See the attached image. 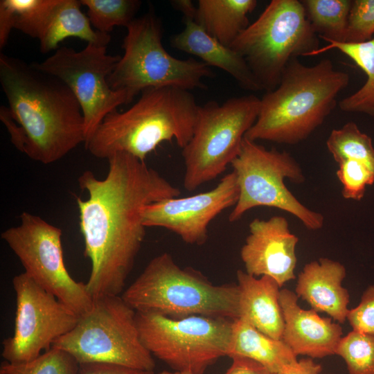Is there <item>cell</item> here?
I'll return each instance as SVG.
<instances>
[{
  "mask_svg": "<svg viewBox=\"0 0 374 374\" xmlns=\"http://www.w3.org/2000/svg\"><path fill=\"white\" fill-rule=\"evenodd\" d=\"M107 160L104 179L85 170L78 179L88 193L87 199L77 197L76 202L84 254L91 265L86 286L93 299L123 291L145 235L142 208L181 193L145 161L129 154L118 152Z\"/></svg>",
  "mask_w": 374,
  "mask_h": 374,
  "instance_id": "6da1fadb",
  "label": "cell"
},
{
  "mask_svg": "<svg viewBox=\"0 0 374 374\" xmlns=\"http://www.w3.org/2000/svg\"><path fill=\"white\" fill-rule=\"evenodd\" d=\"M0 83L8 104L1 106L0 119L29 159L51 164L84 144L82 108L62 80L1 53Z\"/></svg>",
  "mask_w": 374,
  "mask_h": 374,
  "instance_id": "7a4b0ae2",
  "label": "cell"
},
{
  "mask_svg": "<svg viewBox=\"0 0 374 374\" xmlns=\"http://www.w3.org/2000/svg\"><path fill=\"white\" fill-rule=\"evenodd\" d=\"M349 82V75L329 59L310 66L292 59L278 85L260 98L258 118L244 137L255 142H301L323 123Z\"/></svg>",
  "mask_w": 374,
  "mask_h": 374,
  "instance_id": "3957f363",
  "label": "cell"
},
{
  "mask_svg": "<svg viewBox=\"0 0 374 374\" xmlns=\"http://www.w3.org/2000/svg\"><path fill=\"white\" fill-rule=\"evenodd\" d=\"M198 107L188 90L146 89L129 109L108 114L84 146L98 159L123 152L143 161L164 141L175 139L184 148L192 137Z\"/></svg>",
  "mask_w": 374,
  "mask_h": 374,
  "instance_id": "277c9868",
  "label": "cell"
},
{
  "mask_svg": "<svg viewBox=\"0 0 374 374\" xmlns=\"http://www.w3.org/2000/svg\"><path fill=\"white\" fill-rule=\"evenodd\" d=\"M136 312L172 319L204 316L239 318L238 285L212 284L199 271L181 268L168 253L153 258L121 296Z\"/></svg>",
  "mask_w": 374,
  "mask_h": 374,
  "instance_id": "5b68a950",
  "label": "cell"
},
{
  "mask_svg": "<svg viewBox=\"0 0 374 374\" xmlns=\"http://www.w3.org/2000/svg\"><path fill=\"white\" fill-rule=\"evenodd\" d=\"M230 47L247 62L265 92L274 90L290 62L318 49V35L301 1L272 0Z\"/></svg>",
  "mask_w": 374,
  "mask_h": 374,
  "instance_id": "8992f818",
  "label": "cell"
},
{
  "mask_svg": "<svg viewBox=\"0 0 374 374\" xmlns=\"http://www.w3.org/2000/svg\"><path fill=\"white\" fill-rule=\"evenodd\" d=\"M161 37V24L154 12L132 20L123 42V55L107 78L112 89L125 91L134 98L152 87L188 91L207 87L203 80L214 76L209 66L195 59L172 56L162 45Z\"/></svg>",
  "mask_w": 374,
  "mask_h": 374,
  "instance_id": "52a82bcc",
  "label": "cell"
},
{
  "mask_svg": "<svg viewBox=\"0 0 374 374\" xmlns=\"http://www.w3.org/2000/svg\"><path fill=\"white\" fill-rule=\"evenodd\" d=\"M53 346L67 352L80 364H112L148 371L155 367L141 342L136 311L119 295L93 299L91 308Z\"/></svg>",
  "mask_w": 374,
  "mask_h": 374,
  "instance_id": "ba28073f",
  "label": "cell"
},
{
  "mask_svg": "<svg viewBox=\"0 0 374 374\" xmlns=\"http://www.w3.org/2000/svg\"><path fill=\"white\" fill-rule=\"evenodd\" d=\"M260 98L249 94L199 106L192 137L182 148L184 186L193 191L222 174L256 122Z\"/></svg>",
  "mask_w": 374,
  "mask_h": 374,
  "instance_id": "9c48e42d",
  "label": "cell"
},
{
  "mask_svg": "<svg viewBox=\"0 0 374 374\" xmlns=\"http://www.w3.org/2000/svg\"><path fill=\"white\" fill-rule=\"evenodd\" d=\"M239 187V197L229 216L238 221L244 213L258 206L283 210L298 218L308 229H321L324 217L299 202L285 184L305 181L297 161L287 152L267 150L244 137L240 150L231 163Z\"/></svg>",
  "mask_w": 374,
  "mask_h": 374,
  "instance_id": "30bf717a",
  "label": "cell"
},
{
  "mask_svg": "<svg viewBox=\"0 0 374 374\" xmlns=\"http://www.w3.org/2000/svg\"><path fill=\"white\" fill-rule=\"evenodd\" d=\"M233 320L190 316L172 319L136 312L141 342L152 356L175 371L203 374L226 356Z\"/></svg>",
  "mask_w": 374,
  "mask_h": 374,
  "instance_id": "8fae6325",
  "label": "cell"
},
{
  "mask_svg": "<svg viewBox=\"0 0 374 374\" xmlns=\"http://www.w3.org/2000/svg\"><path fill=\"white\" fill-rule=\"evenodd\" d=\"M62 229L41 217L24 211L20 223L1 238L18 258L31 279L78 316L88 311L93 299L86 283L75 280L64 263Z\"/></svg>",
  "mask_w": 374,
  "mask_h": 374,
  "instance_id": "7c38bea8",
  "label": "cell"
},
{
  "mask_svg": "<svg viewBox=\"0 0 374 374\" xmlns=\"http://www.w3.org/2000/svg\"><path fill=\"white\" fill-rule=\"evenodd\" d=\"M120 58L107 54L106 46L87 44L78 51L58 48L44 61L31 63L64 82L76 97L84 118V144L108 114L134 99L128 92L113 90L108 84V76Z\"/></svg>",
  "mask_w": 374,
  "mask_h": 374,
  "instance_id": "4fadbf2b",
  "label": "cell"
},
{
  "mask_svg": "<svg viewBox=\"0 0 374 374\" xmlns=\"http://www.w3.org/2000/svg\"><path fill=\"white\" fill-rule=\"evenodd\" d=\"M16 294V316L12 337L2 343L5 361L24 363L49 350L53 343L71 331L79 316L48 293L26 274L12 278Z\"/></svg>",
  "mask_w": 374,
  "mask_h": 374,
  "instance_id": "5bb4252c",
  "label": "cell"
},
{
  "mask_svg": "<svg viewBox=\"0 0 374 374\" xmlns=\"http://www.w3.org/2000/svg\"><path fill=\"white\" fill-rule=\"evenodd\" d=\"M239 187L233 171L225 175L213 189L185 197H171L145 205L141 211L145 227H161L190 244H202L211 222L235 206Z\"/></svg>",
  "mask_w": 374,
  "mask_h": 374,
  "instance_id": "9a60e30c",
  "label": "cell"
},
{
  "mask_svg": "<svg viewBox=\"0 0 374 374\" xmlns=\"http://www.w3.org/2000/svg\"><path fill=\"white\" fill-rule=\"evenodd\" d=\"M240 250L245 271L255 277L267 276L280 285L295 278L298 237L291 233L287 219L273 216L256 218Z\"/></svg>",
  "mask_w": 374,
  "mask_h": 374,
  "instance_id": "2e32d148",
  "label": "cell"
},
{
  "mask_svg": "<svg viewBox=\"0 0 374 374\" xmlns=\"http://www.w3.org/2000/svg\"><path fill=\"white\" fill-rule=\"evenodd\" d=\"M295 292L282 289L280 304L284 319L282 339L296 355L323 358L336 355L341 339L342 328L330 318L321 317L312 309L298 303Z\"/></svg>",
  "mask_w": 374,
  "mask_h": 374,
  "instance_id": "e0dca14e",
  "label": "cell"
},
{
  "mask_svg": "<svg viewBox=\"0 0 374 374\" xmlns=\"http://www.w3.org/2000/svg\"><path fill=\"white\" fill-rule=\"evenodd\" d=\"M346 274L341 262L321 258L307 263L298 276L295 293L312 310L325 312L334 321L346 320L350 301L348 291L342 286Z\"/></svg>",
  "mask_w": 374,
  "mask_h": 374,
  "instance_id": "ac0fdd59",
  "label": "cell"
},
{
  "mask_svg": "<svg viewBox=\"0 0 374 374\" xmlns=\"http://www.w3.org/2000/svg\"><path fill=\"white\" fill-rule=\"evenodd\" d=\"M240 290L239 318L260 332L281 339L284 319L280 304V285L271 277H255L237 271Z\"/></svg>",
  "mask_w": 374,
  "mask_h": 374,
  "instance_id": "d6986e66",
  "label": "cell"
},
{
  "mask_svg": "<svg viewBox=\"0 0 374 374\" xmlns=\"http://www.w3.org/2000/svg\"><path fill=\"white\" fill-rule=\"evenodd\" d=\"M184 30L171 38L174 48L199 57L208 66L222 69L246 90H262L240 54L209 35L194 19L184 18Z\"/></svg>",
  "mask_w": 374,
  "mask_h": 374,
  "instance_id": "ffe728a7",
  "label": "cell"
},
{
  "mask_svg": "<svg viewBox=\"0 0 374 374\" xmlns=\"http://www.w3.org/2000/svg\"><path fill=\"white\" fill-rule=\"evenodd\" d=\"M226 356L252 359L272 373H279L298 361L297 355L282 339L271 338L240 319L233 321Z\"/></svg>",
  "mask_w": 374,
  "mask_h": 374,
  "instance_id": "44dd1931",
  "label": "cell"
},
{
  "mask_svg": "<svg viewBox=\"0 0 374 374\" xmlns=\"http://www.w3.org/2000/svg\"><path fill=\"white\" fill-rule=\"evenodd\" d=\"M80 5V1L77 0H58L38 39L42 53L57 50L58 44L68 37H77L87 44L107 46L110 35L93 30Z\"/></svg>",
  "mask_w": 374,
  "mask_h": 374,
  "instance_id": "7402d4cb",
  "label": "cell"
},
{
  "mask_svg": "<svg viewBox=\"0 0 374 374\" xmlns=\"http://www.w3.org/2000/svg\"><path fill=\"white\" fill-rule=\"evenodd\" d=\"M256 0H199L195 21L212 37L229 46L249 26Z\"/></svg>",
  "mask_w": 374,
  "mask_h": 374,
  "instance_id": "603a6c76",
  "label": "cell"
},
{
  "mask_svg": "<svg viewBox=\"0 0 374 374\" xmlns=\"http://www.w3.org/2000/svg\"><path fill=\"white\" fill-rule=\"evenodd\" d=\"M327 42L326 46L319 47L309 56L336 49L352 60L367 77L359 89L339 102V109L345 112L362 113L374 117V37L361 43Z\"/></svg>",
  "mask_w": 374,
  "mask_h": 374,
  "instance_id": "cb8c5ba5",
  "label": "cell"
},
{
  "mask_svg": "<svg viewBox=\"0 0 374 374\" xmlns=\"http://www.w3.org/2000/svg\"><path fill=\"white\" fill-rule=\"evenodd\" d=\"M58 0H1L0 48L12 28L39 39Z\"/></svg>",
  "mask_w": 374,
  "mask_h": 374,
  "instance_id": "d4e9b609",
  "label": "cell"
},
{
  "mask_svg": "<svg viewBox=\"0 0 374 374\" xmlns=\"http://www.w3.org/2000/svg\"><path fill=\"white\" fill-rule=\"evenodd\" d=\"M314 32L324 41L345 42L350 0L301 1Z\"/></svg>",
  "mask_w": 374,
  "mask_h": 374,
  "instance_id": "484cf974",
  "label": "cell"
},
{
  "mask_svg": "<svg viewBox=\"0 0 374 374\" xmlns=\"http://www.w3.org/2000/svg\"><path fill=\"white\" fill-rule=\"evenodd\" d=\"M326 146L338 163L346 159L366 164L374 173V147L371 138L362 132L357 124L348 122L339 129L331 131Z\"/></svg>",
  "mask_w": 374,
  "mask_h": 374,
  "instance_id": "4316f807",
  "label": "cell"
},
{
  "mask_svg": "<svg viewBox=\"0 0 374 374\" xmlns=\"http://www.w3.org/2000/svg\"><path fill=\"white\" fill-rule=\"evenodd\" d=\"M96 30L109 34L115 26H127L141 3L137 0H80Z\"/></svg>",
  "mask_w": 374,
  "mask_h": 374,
  "instance_id": "83f0119b",
  "label": "cell"
},
{
  "mask_svg": "<svg viewBox=\"0 0 374 374\" xmlns=\"http://www.w3.org/2000/svg\"><path fill=\"white\" fill-rule=\"evenodd\" d=\"M79 367L71 355L53 346L31 361L18 364L4 361L0 366L11 374H78Z\"/></svg>",
  "mask_w": 374,
  "mask_h": 374,
  "instance_id": "f1b7e54d",
  "label": "cell"
},
{
  "mask_svg": "<svg viewBox=\"0 0 374 374\" xmlns=\"http://www.w3.org/2000/svg\"><path fill=\"white\" fill-rule=\"evenodd\" d=\"M336 355L349 374H374V335L351 331L341 338Z\"/></svg>",
  "mask_w": 374,
  "mask_h": 374,
  "instance_id": "f546056e",
  "label": "cell"
},
{
  "mask_svg": "<svg viewBox=\"0 0 374 374\" xmlns=\"http://www.w3.org/2000/svg\"><path fill=\"white\" fill-rule=\"evenodd\" d=\"M337 177L342 185L344 199L360 201L366 187L374 184V173L364 163L346 159L338 163Z\"/></svg>",
  "mask_w": 374,
  "mask_h": 374,
  "instance_id": "4dcf8cb0",
  "label": "cell"
},
{
  "mask_svg": "<svg viewBox=\"0 0 374 374\" xmlns=\"http://www.w3.org/2000/svg\"><path fill=\"white\" fill-rule=\"evenodd\" d=\"M374 37V0L352 1L345 42L361 43Z\"/></svg>",
  "mask_w": 374,
  "mask_h": 374,
  "instance_id": "1f68e13d",
  "label": "cell"
},
{
  "mask_svg": "<svg viewBox=\"0 0 374 374\" xmlns=\"http://www.w3.org/2000/svg\"><path fill=\"white\" fill-rule=\"evenodd\" d=\"M346 319L353 330L374 335V285L366 290L357 307L348 310Z\"/></svg>",
  "mask_w": 374,
  "mask_h": 374,
  "instance_id": "d6a6232c",
  "label": "cell"
},
{
  "mask_svg": "<svg viewBox=\"0 0 374 374\" xmlns=\"http://www.w3.org/2000/svg\"><path fill=\"white\" fill-rule=\"evenodd\" d=\"M78 374H155L154 370H141L117 364L91 363L80 364Z\"/></svg>",
  "mask_w": 374,
  "mask_h": 374,
  "instance_id": "836d02e7",
  "label": "cell"
},
{
  "mask_svg": "<svg viewBox=\"0 0 374 374\" xmlns=\"http://www.w3.org/2000/svg\"><path fill=\"white\" fill-rule=\"evenodd\" d=\"M224 374H274L260 364L252 359L236 357Z\"/></svg>",
  "mask_w": 374,
  "mask_h": 374,
  "instance_id": "e575fe53",
  "label": "cell"
},
{
  "mask_svg": "<svg viewBox=\"0 0 374 374\" xmlns=\"http://www.w3.org/2000/svg\"><path fill=\"white\" fill-rule=\"evenodd\" d=\"M321 371V364L316 363L312 358L307 357L298 360L294 365L274 374H320Z\"/></svg>",
  "mask_w": 374,
  "mask_h": 374,
  "instance_id": "d590c367",
  "label": "cell"
},
{
  "mask_svg": "<svg viewBox=\"0 0 374 374\" xmlns=\"http://www.w3.org/2000/svg\"><path fill=\"white\" fill-rule=\"evenodd\" d=\"M175 9L180 11L184 18L194 19L196 16L197 7L190 0H175L171 1Z\"/></svg>",
  "mask_w": 374,
  "mask_h": 374,
  "instance_id": "8d00e7d4",
  "label": "cell"
},
{
  "mask_svg": "<svg viewBox=\"0 0 374 374\" xmlns=\"http://www.w3.org/2000/svg\"><path fill=\"white\" fill-rule=\"evenodd\" d=\"M159 374H194V373L188 372V371H163L160 372Z\"/></svg>",
  "mask_w": 374,
  "mask_h": 374,
  "instance_id": "74e56055",
  "label": "cell"
},
{
  "mask_svg": "<svg viewBox=\"0 0 374 374\" xmlns=\"http://www.w3.org/2000/svg\"><path fill=\"white\" fill-rule=\"evenodd\" d=\"M0 374H11V373H8V371L4 370L3 368H0Z\"/></svg>",
  "mask_w": 374,
  "mask_h": 374,
  "instance_id": "f35d334b",
  "label": "cell"
}]
</instances>
